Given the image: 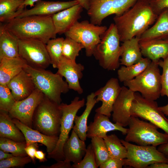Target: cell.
<instances>
[{"instance_id":"obj_1","label":"cell","mask_w":168,"mask_h":168,"mask_svg":"<svg viewBox=\"0 0 168 168\" xmlns=\"http://www.w3.org/2000/svg\"><path fill=\"white\" fill-rule=\"evenodd\" d=\"M158 15L152 10L148 0H138L130 8L113 18L120 41L139 38L153 24Z\"/></svg>"},{"instance_id":"obj_2","label":"cell","mask_w":168,"mask_h":168,"mask_svg":"<svg viewBox=\"0 0 168 168\" xmlns=\"http://www.w3.org/2000/svg\"><path fill=\"white\" fill-rule=\"evenodd\" d=\"M19 39H34L46 44L56 38L52 16L32 15L15 18L4 24Z\"/></svg>"},{"instance_id":"obj_3","label":"cell","mask_w":168,"mask_h":168,"mask_svg":"<svg viewBox=\"0 0 168 168\" xmlns=\"http://www.w3.org/2000/svg\"><path fill=\"white\" fill-rule=\"evenodd\" d=\"M114 24L111 23L101 35L100 40L96 47L93 55L103 68L110 71L118 69L120 65L122 48Z\"/></svg>"},{"instance_id":"obj_4","label":"cell","mask_w":168,"mask_h":168,"mask_svg":"<svg viewBox=\"0 0 168 168\" xmlns=\"http://www.w3.org/2000/svg\"><path fill=\"white\" fill-rule=\"evenodd\" d=\"M62 115L60 104L44 95L33 114V128L48 136H59Z\"/></svg>"},{"instance_id":"obj_5","label":"cell","mask_w":168,"mask_h":168,"mask_svg":"<svg viewBox=\"0 0 168 168\" xmlns=\"http://www.w3.org/2000/svg\"><path fill=\"white\" fill-rule=\"evenodd\" d=\"M24 70L31 76L35 87L51 100L60 104L61 95L69 90L63 77L57 72L54 73L45 69L32 68L27 65Z\"/></svg>"},{"instance_id":"obj_6","label":"cell","mask_w":168,"mask_h":168,"mask_svg":"<svg viewBox=\"0 0 168 168\" xmlns=\"http://www.w3.org/2000/svg\"><path fill=\"white\" fill-rule=\"evenodd\" d=\"M158 61H151L141 74L131 80L123 82L124 86L134 92H140L147 100H157L161 96V90Z\"/></svg>"},{"instance_id":"obj_7","label":"cell","mask_w":168,"mask_h":168,"mask_svg":"<svg viewBox=\"0 0 168 168\" xmlns=\"http://www.w3.org/2000/svg\"><path fill=\"white\" fill-rule=\"evenodd\" d=\"M125 140L141 146H157L168 143V135L160 132L158 128L150 122L131 116Z\"/></svg>"},{"instance_id":"obj_8","label":"cell","mask_w":168,"mask_h":168,"mask_svg":"<svg viewBox=\"0 0 168 168\" xmlns=\"http://www.w3.org/2000/svg\"><path fill=\"white\" fill-rule=\"evenodd\" d=\"M85 104V99L75 97L69 104L61 103L60 106L62 115L60 133L56 146L54 150L48 154L47 157L57 161L64 160L63 152V146L69 138V133L73 126L74 119L78 111Z\"/></svg>"},{"instance_id":"obj_9","label":"cell","mask_w":168,"mask_h":168,"mask_svg":"<svg viewBox=\"0 0 168 168\" xmlns=\"http://www.w3.org/2000/svg\"><path fill=\"white\" fill-rule=\"evenodd\" d=\"M121 141L127 150L124 166L135 168H147L154 163H168V158L159 151L156 146L136 145L123 139Z\"/></svg>"},{"instance_id":"obj_10","label":"cell","mask_w":168,"mask_h":168,"mask_svg":"<svg viewBox=\"0 0 168 168\" xmlns=\"http://www.w3.org/2000/svg\"><path fill=\"white\" fill-rule=\"evenodd\" d=\"M106 26L95 25L87 20L77 22L64 34L82 44L86 56L93 55L94 51L100 40L101 35L107 29Z\"/></svg>"},{"instance_id":"obj_11","label":"cell","mask_w":168,"mask_h":168,"mask_svg":"<svg viewBox=\"0 0 168 168\" xmlns=\"http://www.w3.org/2000/svg\"><path fill=\"white\" fill-rule=\"evenodd\" d=\"M134 96L130 108L131 116L148 121L168 135V119L159 109L157 102L144 98L138 92H135Z\"/></svg>"},{"instance_id":"obj_12","label":"cell","mask_w":168,"mask_h":168,"mask_svg":"<svg viewBox=\"0 0 168 168\" xmlns=\"http://www.w3.org/2000/svg\"><path fill=\"white\" fill-rule=\"evenodd\" d=\"M18 54L27 65L34 68L45 69L51 64L46 44L38 40L19 39Z\"/></svg>"},{"instance_id":"obj_13","label":"cell","mask_w":168,"mask_h":168,"mask_svg":"<svg viewBox=\"0 0 168 168\" xmlns=\"http://www.w3.org/2000/svg\"><path fill=\"white\" fill-rule=\"evenodd\" d=\"M44 94L36 88L28 97L16 101L8 112L12 118L16 119L21 123L33 128V117L35 110L42 99Z\"/></svg>"},{"instance_id":"obj_14","label":"cell","mask_w":168,"mask_h":168,"mask_svg":"<svg viewBox=\"0 0 168 168\" xmlns=\"http://www.w3.org/2000/svg\"><path fill=\"white\" fill-rule=\"evenodd\" d=\"M119 80L112 77L109 80L105 85L94 92L97 103L102 102L100 106L95 110L96 113L111 116L113 105L121 89Z\"/></svg>"},{"instance_id":"obj_15","label":"cell","mask_w":168,"mask_h":168,"mask_svg":"<svg viewBox=\"0 0 168 168\" xmlns=\"http://www.w3.org/2000/svg\"><path fill=\"white\" fill-rule=\"evenodd\" d=\"M135 92L127 87L122 86L121 91L113 107L112 117L114 123L123 127L128 125L131 116L130 108Z\"/></svg>"},{"instance_id":"obj_16","label":"cell","mask_w":168,"mask_h":168,"mask_svg":"<svg viewBox=\"0 0 168 168\" xmlns=\"http://www.w3.org/2000/svg\"><path fill=\"white\" fill-rule=\"evenodd\" d=\"M57 73L66 79L69 89L72 90L79 94L83 92L79 80L83 77V65L76 61L68 59L63 56L58 64Z\"/></svg>"},{"instance_id":"obj_17","label":"cell","mask_w":168,"mask_h":168,"mask_svg":"<svg viewBox=\"0 0 168 168\" xmlns=\"http://www.w3.org/2000/svg\"><path fill=\"white\" fill-rule=\"evenodd\" d=\"M78 3L76 0L66 2L40 0L35 2L32 8L29 9L25 8L16 18L32 15L52 16Z\"/></svg>"},{"instance_id":"obj_18","label":"cell","mask_w":168,"mask_h":168,"mask_svg":"<svg viewBox=\"0 0 168 168\" xmlns=\"http://www.w3.org/2000/svg\"><path fill=\"white\" fill-rule=\"evenodd\" d=\"M83 7L79 4L52 16L56 34H64L81 18Z\"/></svg>"},{"instance_id":"obj_19","label":"cell","mask_w":168,"mask_h":168,"mask_svg":"<svg viewBox=\"0 0 168 168\" xmlns=\"http://www.w3.org/2000/svg\"><path fill=\"white\" fill-rule=\"evenodd\" d=\"M128 128L120 126L110 121L109 117L105 115L96 113L93 121L88 126L87 138H91L94 137L104 138L107 133L112 131H119L123 135H126Z\"/></svg>"},{"instance_id":"obj_20","label":"cell","mask_w":168,"mask_h":168,"mask_svg":"<svg viewBox=\"0 0 168 168\" xmlns=\"http://www.w3.org/2000/svg\"><path fill=\"white\" fill-rule=\"evenodd\" d=\"M16 101L28 97L36 88L30 75L23 70L7 85Z\"/></svg>"},{"instance_id":"obj_21","label":"cell","mask_w":168,"mask_h":168,"mask_svg":"<svg viewBox=\"0 0 168 168\" xmlns=\"http://www.w3.org/2000/svg\"><path fill=\"white\" fill-rule=\"evenodd\" d=\"M12 119L14 123L23 134L26 142V146L32 143H39L46 147L48 154L54 150L58 140L59 136H49L44 134L22 123L16 119Z\"/></svg>"},{"instance_id":"obj_22","label":"cell","mask_w":168,"mask_h":168,"mask_svg":"<svg viewBox=\"0 0 168 168\" xmlns=\"http://www.w3.org/2000/svg\"><path fill=\"white\" fill-rule=\"evenodd\" d=\"M142 55L151 61H158L168 57V38L139 40Z\"/></svg>"},{"instance_id":"obj_23","label":"cell","mask_w":168,"mask_h":168,"mask_svg":"<svg viewBox=\"0 0 168 168\" xmlns=\"http://www.w3.org/2000/svg\"><path fill=\"white\" fill-rule=\"evenodd\" d=\"M85 141L81 140L72 129L71 135L63 148L64 160L73 164L79 163L85 156L86 150Z\"/></svg>"},{"instance_id":"obj_24","label":"cell","mask_w":168,"mask_h":168,"mask_svg":"<svg viewBox=\"0 0 168 168\" xmlns=\"http://www.w3.org/2000/svg\"><path fill=\"white\" fill-rule=\"evenodd\" d=\"M26 65L19 56L0 59V85H7Z\"/></svg>"},{"instance_id":"obj_25","label":"cell","mask_w":168,"mask_h":168,"mask_svg":"<svg viewBox=\"0 0 168 168\" xmlns=\"http://www.w3.org/2000/svg\"><path fill=\"white\" fill-rule=\"evenodd\" d=\"M139 40V37H135L123 42L120 65L130 66L137 63L142 58Z\"/></svg>"},{"instance_id":"obj_26","label":"cell","mask_w":168,"mask_h":168,"mask_svg":"<svg viewBox=\"0 0 168 168\" xmlns=\"http://www.w3.org/2000/svg\"><path fill=\"white\" fill-rule=\"evenodd\" d=\"M19 39L8 30L4 25L0 27V59L19 56Z\"/></svg>"},{"instance_id":"obj_27","label":"cell","mask_w":168,"mask_h":168,"mask_svg":"<svg viewBox=\"0 0 168 168\" xmlns=\"http://www.w3.org/2000/svg\"><path fill=\"white\" fill-rule=\"evenodd\" d=\"M87 13L90 22L100 26L103 20L111 15L113 0H88Z\"/></svg>"},{"instance_id":"obj_28","label":"cell","mask_w":168,"mask_h":168,"mask_svg":"<svg viewBox=\"0 0 168 168\" xmlns=\"http://www.w3.org/2000/svg\"><path fill=\"white\" fill-rule=\"evenodd\" d=\"M155 23L140 37V40L163 39L168 38V8L158 16Z\"/></svg>"},{"instance_id":"obj_29","label":"cell","mask_w":168,"mask_h":168,"mask_svg":"<svg viewBox=\"0 0 168 168\" xmlns=\"http://www.w3.org/2000/svg\"><path fill=\"white\" fill-rule=\"evenodd\" d=\"M0 137L18 142L26 141L24 136L8 112L0 110Z\"/></svg>"},{"instance_id":"obj_30","label":"cell","mask_w":168,"mask_h":168,"mask_svg":"<svg viewBox=\"0 0 168 168\" xmlns=\"http://www.w3.org/2000/svg\"><path fill=\"white\" fill-rule=\"evenodd\" d=\"M97 103L94 92H92L87 96L86 108L80 116L76 115L74 119L75 125L72 127L74 130L82 140L86 139L87 130L88 118L95 104Z\"/></svg>"},{"instance_id":"obj_31","label":"cell","mask_w":168,"mask_h":168,"mask_svg":"<svg viewBox=\"0 0 168 168\" xmlns=\"http://www.w3.org/2000/svg\"><path fill=\"white\" fill-rule=\"evenodd\" d=\"M24 0H0V21L7 23L16 18L25 8Z\"/></svg>"},{"instance_id":"obj_32","label":"cell","mask_w":168,"mask_h":168,"mask_svg":"<svg viewBox=\"0 0 168 168\" xmlns=\"http://www.w3.org/2000/svg\"><path fill=\"white\" fill-rule=\"evenodd\" d=\"M151 61L147 58L142 57L135 64L128 66H121L117 71L119 80L123 82L135 78L146 69Z\"/></svg>"},{"instance_id":"obj_33","label":"cell","mask_w":168,"mask_h":168,"mask_svg":"<svg viewBox=\"0 0 168 168\" xmlns=\"http://www.w3.org/2000/svg\"><path fill=\"white\" fill-rule=\"evenodd\" d=\"M103 138L110 157L121 159L126 158L127 149L116 135H107Z\"/></svg>"},{"instance_id":"obj_34","label":"cell","mask_w":168,"mask_h":168,"mask_svg":"<svg viewBox=\"0 0 168 168\" xmlns=\"http://www.w3.org/2000/svg\"><path fill=\"white\" fill-rule=\"evenodd\" d=\"M64 40L63 37L52 39L46 44L51 64L54 68H57L63 56L62 46Z\"/></svg>"},{"instance_id":"obj_35","label":"cell","mask_w":168,"mask_h":168,"mask_svg":"<svg viewBox=\"0 0 168 168\" xmlns=\"http://www.w3.org/2000/svg\"><path fill=\"white\" fill-rule=\"evenodd\" d=\"M26 147V141L18 142L12 140L0 137V149L8 153H10L14 156H26L25 151Z\"/></svg>"},{"instance_id":"obj_36","label":"cell","mask_w":168,"mask_h":168,"mask_svg":"<svg viewBox=\"0 0 168 168\" xmlns=\"http://www.w3.org/2000/svg\"><path fill=\"white\" fill-rule=\"evenodd\" d=\"M97 167L108 160L110 156L109 154L103 138L94 137L91 138Z\"/></svg>"},{"instance_id":"obj_37","label":"cell","mask_w":168,"mask_h":168,"mask_svg":"<svg viewBox=\"0 0 168 168\" xmlns=\"http://www.w3.org/2000/svg\"><path fill=\"white\" fill-rule=\"evenodd\" d=\"M84 48V45L68 37L64 39L62 46L63 56L67 59L76 61L80 51Z\"/></svg>"},{"instance_id":"obj_38","label":"cell","mask_w":168,"mask_h":168,"mask_svg":"<svg viewBox=\"0 0 168 168\" xmlns=\"http://www.w3.org/2000/svg\"><path fill=\"white\" fill-rule=\"evenodd\" d=\"M16 101L7 85H0V110L9 112Z\"/></svg>"},{"instance_id":"obj_39","label":"cell","mask_w":168,"mask_h":168,"mask_svg":"<svg viewBox=\"0 0 168 168\" xmlns=\"http://www.w3.org/2000/svg\"><path fill=\"white\" fill-rule=\"evenodd\" d=\"M32 161L31 158L26 156H13L0 161V168L21 167Z\"/></svg>"},{"instance_id":"obj_40","label":"cell","mask_w":168,"mask_h":168,"mask_svg":"<svg viewBox=\"0 0 168 168\" xmlns=\"http://www.w3.org/2000/svg\"><path fill=\"white\" fill-rule=\"evenodd\" d=\"M74 168H97L91 143L88 145L84 158L79 163L72 165Z\"/></svg>"},{"instance_id":"obj_41","label":"cell","mask_w":168,"mask_h":168,"mask_svg":"<svg viewBox=\"0 0 168 168\" xmlns=\"http://www.w3.org/2000/svg\"><path fill=\"white\" fill-rule=\"evenodd\" d=\"M138 0H113L111 15H119L132 7Z\"/></svg>"},{"instance_id":"obj_42","label":"cell","mask_w":168,"mask_h":168,"mask_svg":"<svg viewBox=\"0 0 168 168\" xmlns=\"http://www.w3.org/2000/svg\"><path fill=\"white\" fill-rule=\"evenodd\" d=\"M159 66L162 68L161 75V96H166L168 98V57L158 61Z\"/></svg>"},{"instance_id":"obj_43","label":"cell","mask_w":168,"mask_h":168,"mask_svg":"<svg viewBox=\"0 0 168 168\" xmlns=\"http://www.w3.org/2000/svg\"><path fill=\"white\" fill-rule=\"evenodd\" d=\"M154 13L158 16L165 9L168 8V0H148Z\"/></svg>"},{"instance_id":"obj_44","label":"cell","mask_w":168,"mask_h":168,"mask_svg":"<svg viewBox=\"0 0 168 168\" xmlns=\"http://www.w3.org/2000/svg\"><path fill=\"white\" fill-rule=\"evenodd\" d=\"M124 165V159H121L110 157L101 164L100 168H121Z\"/></svg>"},{"instance_id":"obj_45","label":"cell","mask_w":168,"mask_h":168,"mask_svg":"<svg viewBox=\"0 0 168 168\" xmlns=\"http://www.w3.org/2000/svg\"><path fill=\"white\" fill-rule=\"evenodd\" d=\"M39 147L38 143H34L26 146L25 148L27 156L31 158L33 163L35 162V155L36 151L38 150Z\"/></svg>"},{"instance_id":"obj_46","label":"cell","mask_w":168,"mask_h":168,"mask_svg":"<svg viewBox=\"0 0 168 168\" xmlns=\"http://www.w3.org/2000/svg\"><path fill=\"white\" fill-rule=\"evenodd\" d=\"M71 162L65 160L57 161V162L49 166H41L38 168H72V165Z\"/></svg>"},{"instance_id":"obj_47","label":"cell","mask_w":168,"mask_h":168,"mask_svg":"<svg viewBox=\"0 0 168 168\" xmlns=\"http://www.w3.org/2000/svg\"><path fill=\"white\" fill-rule=\"evenodd\" d=\"M35 157L40 162H44L47 161L45 157V154L42 151L37 150L36 152Z\"/></svg>"},{"instance_id":"obj_48","label":"cell","mask_w":168,"mask_h":168,"mask_svg":"<svg viewBox=\"0 0 168 168\" xmlns=\"http://www.w3.org/2000/svg\"><path fill=\"white\" fill-rule=\"evenodd\" d=\"M157 149L168 158V143L160 145Z\"/></svg>"},{"instance_id":"obj_49","label":"cell","mask_w":168,"mask_h":168,"mask_svg":"<svg viewBox=\"0 0 168 168\" xmlns=\"http://www.w3.org/2000/svg\"><path fill=\"white\" fill-rule=\"evenodd\" d=\"M148 168H168V163H158L149 165Z\"/></svg>"},{"instance_id":"obj_50","label":"cell","mask_w":168,"mask_h":168,"mask_svg":"<svg viewBox=\"0 0 168 168\" xmlns=\"http://www.w3.org/2000/svg\"><path fill=\"white\" fill-rule=\"evenodd\" d=\"M14 156L12 154L0 150V161L8 158Z\"/></svg>"},{"instance_id":"obj_51","label":"cell","mask_w":168,"mask_h":168,"mask_svg":"<svg viewBox=\"0 0 168 168\" xmlns=\"http://www.w3.org/2000/svg\"><path fill=\"white\" fill-rule=\"evenodd\" d=\"M40 0H25L21 7L23 6L25 7L28 6L31 7H34V3Z\"/></svg>"},{"instance_id":"obj_52","label":"cell","mask_w":168,"mask_h":168,"mask_svg":"<svg viewBox=\"0 0 168 168\" xmlns=\"http://www.w3.org/2000/svg\"><path fill=\"white\" fill-rule=\"evenodd\" d=\"M85 9L88 10L89 8L88 0H76Z\"/></svg>"},{"instance_id":"obj_53","label":"cell","mask_w":168,"mask_h":168,"mask_svg":"<svg viewBox=\"0 0 168 168\" xmlns=\"http://www.w3.org/2000/svg\"><path fill=\"white\" fill-rule=\"evenodd\" d=\"M159 108L165 115L168 116V104L159 107Z\"/></svg>"},{"instance_id":"obj_54","label":"cell","mask_w":168,"mask_h":168,"mask_svg":"<svg viewBox=\"0 0 168 168\" xmlns=\"http://www.w3.org/2000/svg\"></svg>"}]
</instances>
